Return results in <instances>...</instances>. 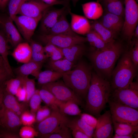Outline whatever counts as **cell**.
I'll return each instance as SVG.
<instances>
[{
    "label": "cell",
    "instance_id": "obj_16",
    "mask_svg": "<svg viewBox=\"0 0 138 138\" xmlns=\"http://www.w3.org/2000/svg\"><path fill=\"white\" fill-rule=\"evenodd\" d=\"M9 17H0V26L2 28L6 35L8 42L15 47L18 44L22 42V36L17 28Z\"/></svg>",
    "mask_w": 138,
    "mask_h": 138
},
{
    "label": "cell",
    "instance_id": "obj_5",
    "mask_svg": "<svg viewBox=\"0 0 138 138\" xmlns=\"http://www.w3.org/2000/svg\"><path fill=\"white\" fill-rule=\"evenodd\" d=\"M108 103L113 121L135 126L138 125V110L110 99Z\"/></svg>",
    "mask_w": 138,
    "mask_h": 138
},
{
    "label": "cell",
    "instance_id": "obj_49",
    "mask_svg": "<svg viewBox=\"0 0 138 138\" xmlns=\"http://www.w3.org/2000/svg\"><path fill=\"white\" fill-rule=\"evenodd\" d=\"M1 138H19V135L14 132L3 130L0 131Z\"/></svg>",
    "mask_w": 138,
    "mask_h": 138
},
{
    "label": "cell",
    "instance_id": "obj_17",
    "mask_svg": "<svg viewBox=\"0 0 138 138\" xmlns=\"http://www.w3.org/2000/svg\"><path fill=\"white\" fill-rule=\"evenodd\" d=\"M98 21L116 36L122 30L124 20L123 17L104 12Z\"/></svg>",
    "mask_w": 138,
    "mask_h": 138
},
{
    "label": "cell",
    "instance_id": "obj_15",
    "mask_svg": "<svg viewBox=\"0 0 138 138\" xmlns=\"http://www.w3.org/2000/svg\"><path fill=\"white\" fill-rule=\"evenodd\" d=\"M68 5L60 9L48 8L43 14L41 19L40 28L44 34H48L61 15L65 11Z\"/></svg>",
    "mask_w": 138,
    "mask_h": 138
},
{
    "label": "cell",
    "instance_id": "obj_12",
    "mask_svg": "<svg viewBox=\"0 0 138 138\" xmlns=\"http://www.w3.org/2000/svg\"><path fill=\"white\" fill-rule=\"evenodd\" d=\"M54 5L46 3L41 0H25L18 14L33 18L41 17L46 10Z\"/></svg>",
    "mask_w": 138,
    "mask_h": 138
},
{
    "label": "cell",
    "instance_id": "obj_54",
    "mask_svg": "<svg viewBox=\"0 0 138 138\" xmlns=\"http://www.w3.org/2000/svg\"><path fill=\"white\" fill-rule=\"evenodd\" d=\"M133 37L135 39H138V25L136 27L133 33Z\"/></svg>",
    "mask_w": 138,
    "mask_h": 138
},
{
    "label": "cell",
    "instance_id": "obj_33",
    "mask_svg": "<svg viewBox=\"0 0 138 138\" xmlns=\"http://www.w3.org/2000/svg\"><path fill=\"white\" fill-rule=\"evenodd\" d=\"M115 134L120 135H132L138 131V125L133 126L127 124L113 121Z\"/></svg>",
    "mask_w": 138,
    "mask_h": 138
},
{
    "label": "cell",
    "instance_id": "obj_3",
    "mask_svg": "<svg viewBox=\"0 0 138 138\" xmlns=\"http://www.w3.org/2000/svg\"><path fill=\"white\" fill-rule=\"evenodd\" d=\"M73 68L64 73L63 81L76 95L85 99L91 78L92 66L80 59Z\"/></svg>",
    "mask_w": 138,
    "mask_h": 138
},
{
    "label": "cell",
    "instance_id": "obj_51",
    "mask_svg": "<svg viewBox=\"0 0 138 138\" xmlns=\"http://www.w3.org/2000/svg\"><path fill=\"white\" fill-rule=\"evenodd\" d=\"M5 88L4 84L0 87V108L2 104Z\"/></svg>",
    "mask_w": 138,
    "mask_h": 138
},
{
    "label": "cell",
    "instance_id": "obj_29",
    "mask_svg": "<svg viewBox=\"0 0 138 138\" xmlns=\"http://www.w3.org/2000/svg\"><path fill=\"white\" fill-rule=\"evenodd\" d=\"M64 73L47 70L40 72L36 78L38 84L42 85L57 80L62 77Z\"/></svg>",
    "mask_w": 138,
    "mask_h": 138
},
{
    "label": "cell",
    "instance_id": "obj_10",
    "mask_svg": "<svg viewBox=\"0 0 138 138\" xmlns=\"http://www.w3.org/2000/svg\"><path fill=\"white\" fill-rule=\"evenodd\" d=\"M39 40L46 44H53L60 48H67L87 41L86 37L75 34H42L39 37Z\"/></svg>",
    "mask_w": 138,
    "mask_h": 138
},
{
    "label": "cell",
    "instance_id": "obj_6",
    "mask_svg": "<svg viewBox=\"0 0 138 138\" xmlns=\"http://www.w3.org/2000/svg\"><path fill=\"white\" fill-rule=\"evenodd\" d=\"M125 20L122 29L125 38L131 43L138 22V5L135 0H124Z\"/></svg>",
    "mask_w": 138,
    "mask_h": 138
},
{
    "label": "cell",
    "instance_id": "obj_8",
    "mask_svg": "<svg viewBox=\"0 0 138 138\" xmlns=\"http://www.w3.org/2000/svg\"><path fill=\"white\" fill-rule=\"evenodd\" d=\"M70 120L59 110H52L50 115L37 123V131L39 135L55 133L67 125Z\"/></svg>",
    "mask_w": 138,
    "mask_h": 138
},
{
    "label": "cell",
    "instance_id": "obj_38",
    "mask_svg": "<svg viewBox=\"0 0 138 138\" xmlns=\"http://www.w3.org/2000/svg\"><path fill=\"white\" fill-rule=\"evenodd\" d=\"M24 79L26 94V100L24 102L28 104L30 98L36 90L35 82L33 79L29 78L28 76L24 77Z\"/></svg>",
    "mask_w": 138,
    "mask_h": 138
},
{
    "label": "cell",
    "instance_id": "obj_56",
    "mask_svg": "<svg viewBox=\"0 0 138 138\" xmlns=\"http://www.w3.org/2000/svg\"><path fill=\"white\" fill-rule=\"evenodd\" d=\"M79 0H71L72 1V3L73 5L74 6H75L77 3L79 1Z\"/></svg>",
    "mask_w": 138,
    "mask_h": 138
},
{
    "label": "cell",
    "instance_id": "obj_52",
    "mask_svg": "<svg viewBox=\"0 0 138 138\" xmlns=\"http://www.w3.org/2000/svg\"><path fill=\"white\" fill-rule=\"evenodd\" d=\"M133 137L132 135H120L115 133L114 136H113L114 138H132Z\"/></svg>",
    "mask_w": 138,
    "mask_h": 138
},
{
    "label": "cell",
    "instance_id": "obj_11",
    "mask_svg": "<svg viewBox=\"0 0 138 138\" xmlns=\"http://www.w3.org/2000/svg\"><path fill=\"white\" fill-rule=\"evenodd\" d=\"M41 18H33L20 15L16 16L13 21L21 35L26 40L29 41Z\"/></svg>",
    "mask_w": 138,
    "mask_h": 138
},
{
    "label": "cell",
    "instance_id": "obj_58",
    "mask_svg": "<svg viewBox=\"0 0 138 138\" xmlns=\"http://www.w3.org/2000/svg\"><path fill=\"white\" fill-rule=\"evenodd\" d=\"M0 138H1V136L0 135Z\"/></svg>",
    "mask_w": 138,
    "mask_h": 138
},
{
    "label": "cell",
    "instance_id": "obj_31",
    "mask_svg": "<svg viewBox=\"0 0 138 138\" xmlns=\"http://www.w3.org/2000/svg\"><path fill=\"white\" fill-rule=\"evenodd\" d=\"M8 42L6 37L0 31V55L3 59L5 67L10 75L12 77H14V75L8 60Z\"/></svg>",
    "mask_w": 138,
    "mask_h": 138
},
{
    "label": "cell",
    "instance_id": "obj_34",
    "mask_svg": "<svg viewBox=\"0 0 138 138\" xmlns=\"http://www.w3.org/2000/svg\"><path fill=\"white\" fill-rule=\"evenodd\" d=\"M24 81V77L17 76L15 78H11L5 82V89L8 93L15 95L19 88L23 84Z\"/></svg>",
    "mask_w": 138,
    "mask_h": 138
},
{
    "label": "cell",
    "instance_id": "obj_39",
    "mask_svg": "<svg viewBox=\"0 0 138 138\" xmlns=\"http://www.w3.org/2000/svg\"><path fill=\"white\" fill-rule=\"evenodd\" d=\"M42 101L39 94V90L36 89L34 93L30 98L29 103L30 112L36 115V112L41 106Z\"/></svg>",
    "mask_w": 138,
    "mask_h": 138
},
{
    "label": "cell",
    "instance_id": "obj_47",
    "mask_svg": "<svg viewBox=\"0 0 138 138\" xmlns=\"http://www.w3.org/2000/svg\"><path fill=\"white\" fill-rule=\"evenodd\" d=\"M12 77L4 66H0V87Z\"/></svg>",
    "mask_w": 138,
    "mask_h": 138
},
{
    "label": "cell",
    "instance_id": "obj_40",
    "mask_svg": "<svg viewBox=\"0 0 138 138\" xmlns=\"http://www.w3.org/2000/svg\"><path fill=\"white\" fill-rule=\"evenodd\" d=\"M25 0H10L8 4L9 17L13 20L17 15L20 7Z\"/></svg>",
    "mask_w": 138,
    "mask_h": 138
},
{
    "label": "cell",
    "instance_id": "obj_55",
    "mask_svg": "<svg viewBox=\"0 0 138 138\" xmlns=\"http://www.w3.org/2000/svg\"><path fill=\"white\" fill-rule=\"evenodd\" d=\"M0 66H4L5 67L3 59L0 55Z\"/></svg>",
    "mask_w": 138,
    "mask_h": 138
},
{
    "label": "cell",
    "instance_id": "obj_42",
    "mask_svg": "<svg viewBox=\"0 0 138 138\" xmlns=\"http://www.w3.org/2000/svg\"><path fill=\"white\" fill-rule=\"evenodd\" d=\"M51 109L47 106H41L36 114V122L38 123L49 117L51 114Z\"/></svg>",
    "mask_w": 138,
    "mask_h": 138
},
{
    "label": "cell",
    "instance_id": "obj_44",
    "mask_svg": "<svg viewBox=\"0 0 138 138\" xmlns=\"http://www.w3.org/2000/svg\"><path fill=\"white\" fill-rule=\"evenodd\" d=\"M131 60L135 67L138 65V39H135L132 42V45L129 51Z\"/></svg>",
    "mask_w": 138,
    "mask_h": 138
},
{
    "label": "cell",
    "instance_id": "obj_25",
    "mask_svg": "<svg viewBox=\"0 0 138 138\" xmlns=\"http://www.w3.org/2000/svg\"><path fill=\"white\" fill-rule=\"evenodd\" d=\"M65 12L59 17L48 34H75L66 18Z\"/></svg>",
    "mask_w": 138,
    "mask_h": 138
},
{
    "label": "cell",
    "instance_id": "obj_50",
    "mask_svg": "<svg viewBox=\"0 0 138 138\" xmlns=\"http://www.w3.org/2000/svg\"><path fill=\"white\" fill-rule=\"evenodd\" d=\"M71 130L72 135L74 138H89L84 132L76 128L71 127L69 128Z\"/></svg>",
    "mask_w": 138,
    "mask_h": 138
},
{
    "label": "cell",
    "instance_id": "obj_45",
    "mask_svg": "<svg viewBox=\"0 0 138 138\" xmlns=\"http://www.w3.org/2000/svg\"><path fill=\"white\" fill-rule=\"evenodd\" d=\"M80 118L88 125L95 129L97 123V119L91 115L87 113L80 114Z\"/></svg>",
    "mask_w": 138,
    "mask_h": 138
},
{
    "label": "cell",
    "instance_id": "obj_32",
    "mask_svg": "<svg viewBox=\"0 0 138 138\" xmlns=\"http://www.w3.org/2000/svg\"><path fill=\"white\" fill-rule=\"evenodd\" d=\"M69 128L73 127L78 129L86 134L89 137H93L94 129L86 124L80 118L70 120L66 125Z\"/></svg>",
    "mask_w": 138,
    "mask_h": 138
},
{
    "label": "cell",
    "instance_id": "obj_37",
    "mask_svg": "<svg viewBox=\"0 0 138 138\" xmlns=\"http://www.w3.org/2000/svg\"><path fill=\"white\" fill-rule=\"evenodd\" d=\"M71 135L69 128L66 125L56 132L39 135L42 138H72Z\"/></svg>",
    "mask_w": 138,
    "mask_h": 138
},
{
    "label": "cell",
    "instance_id": "obj_9",
    "mask_svg": "<svg viewBox=\"0 0 138 138\" xmlns=\"http://www.w3.org/2000/svg\"><path fill=\"white\" fill-rule=\"evenodd\" d=\"M41 88L49 91L61 101L65 102L72 101L78 105H82L83 100L76 95L63 81L57 80L42 85Z\"/></svg>",
    "mask_w": 138,
    "mask_h": 138
},
{
    "label": "cell",
    "instance_id": "obj_57",
    "mask_svg": "<svg viewBox=\"0 0 138 138\" xmlns=\"http://www.w3.org/2000/svg\"><path fill=\"white\" fill-rule=\"evenodd\" d=\"M137 2H138V0H135Z\"/></svg>",
    "mask_w": 138,
    "mask_h": 138
},
{
    "label": "cell",
    "instance_id": "obj_48",
    "mask_svg": "<svg viewBox=\"0 0 138 138\" xmlns=\"http://www.w3.org/2000/svg\"><path fill=\"white\" fill-rule=\"evenodd\" d=\"M15 95L19 101L25 102L26 98V94L24 83L18 90Z\"/></svg>",
    "mask_w": 138,
    "mask_h": 138
},
{
    "label": "cell",
    "instance_id": "obj_35",
    "mask_svg": "<svg viewBox=\"0 0 138 138\" xmlns=\"http://www.w3.org/2000/svg\"><path fill=\"white\" fill-rule=\"evenodd\" d=\"M60 111L65 114L72 116L80 115L81 111L75 102L68 101L63 102L59 108Z\"/></svg>",
    "mask_w": 138,
    "mask_h": 138
},
{
    "label": "cell",
    "instance_id": "obj_20",
    "mask_svg": "<svg viewBox=\"0 0 138 138\" xmlns=\"http://www.w3.org/2000/svg\"><path fill=\"white\" fill-rule=\"evenodd\" d=\"M61 49L64 55V58L75 65L81 59L86 51V48L84 43L75 44Z\"/></svg>",
    "mask_w": 138,
    "mask_h": 138
},
{
    "label": "cell",
    "instance_id": "obj_36",
    "mask_svg": "<svg viewBox=\"0 0 138 138\" xmlns=\"http://www.w3.org/2000/svg\"><path fill=\"white\" fill-rule=\"evenodd\" d=\"M44 49V53L51 60L55 61L64 57L61 49L53 44H46Z\"/></svg>",
    "mask_w": 138,
    "mask_h": 138
},
{
    "label": "cell",
    "instance_id": "obj_53",
    "mask_svg": "<svg viewBox=\"0 0 138 138\" xmlns=\"http://www.w3.org/2000/svg\"><path fill=\"white\" fill-rule=\"evenodd\" d=\"M9 0H0V8H4L6 6Z\"/></svg>",
    "mask_w": 138,
    "mask_h": 138
},
{
    "label": "cell",
    "instance_id": "obj_4",
    "mask_svg": "<svg viewBox=\"0 0 138 138\" xmlns=\"http://www.w3.org/2000/svg\"><path fill=\"white\" fill-rule=\"evenodd\" d=\"M137 69L131 60L129 51L124 52L111 74L112 89L128 87L133 82Z\"/></svg>",
    "mask_w": 138,
    "mask_h": 138
},
{
    "label": "cell",
    "instance_id": "obj_30",
    "mask_svg": "<svg viewBox=\"0 0 138 138\" xmlns=\"http://www.w3.org/2000/svg\"><path fill=\"white\" fill-rule=\"evenodd\" d=\"M87 41L95 49L102 50L109 47L114 42L107 43L105 42L100 36L93 30L91 29L86 34Z\"/></svg>",
    "mask_w": 138,
    "mask_h": 138
},
{
    "label": "cell",
    "instance_id": "obj_7",
    "mask_svg": "<svg viewBox=\"0 0 138 138\" xmlns=\"http://www.w3.org/2000/svg\"><path fill=\"white\" fill-rule=\"evenodd\" d=\"M109 99L138 110V82H133L127 87L113 90Z\"/></svg>",
    "mask_w": 138,
    "mask_h": 138
},
{
    "label": "cell",
    "instance_id": "obj_21",
    "mask_svg": "<svg viewBox=\"0 0 138 138\" xmlns=\"http://www.w3.org/2000/svg\"><path fill=\"white\" fill-rule=\"evenodd\" d=\"M43 63L31 60L15 69L14 72L17 76L25 77L31 75L36 78L40 72Z\"/></svg>",
    "mask_w": 138,
    "mask_h": 138
},
{
    "label": "cell",
    "instance_id": "obj_13",
    "mask_svg": "<svg viewBox=\"0 0 138 138\" xmlns=\"http://www.w3.org/2000/svg\"><path fill=\"white\" fill-rule=\"evenodd\" d=\"M111 114L110 110L100 115L93 137L95 138H109L112 137L113 127Z\"/></svg>",
    "mask_w": 138,
    "mask_h": 138
},
{
    "label": "cell",
    "instance_id": "obj_28",
    "mask_svg": "<svg viewBox=\"0 0 138 138\" xmlns=\"http://www.w3.org/2000/svg\"><path fill=\"white\" fill-rule=\"evenodd\" d=\"M40 97L46 105L52 110H59L60 106L64 102L58 100L48 90L41 88L39 90Z\"/></svg>",
    "mask_w": 138,
    "mask_h": 138
},
{
    "label": "cell",
    "instance_id": "obj_1",
    "mask_svg": "<svg viewBox=\"0 0 138 138\" xmlns=\"http://www.w3.org/2000/svg\"><path fill=\"white\" fill-rule=\"evenodd\" d=\"M112 89L109 81L92 72L90 86L85 99L84 109L89 114L99 117L108 103Z\"/></svg>",
    "mask_w": 138,
    "mask_h": 138
},
{
    "label": "cell",
    "instance_id": "obj_24",
    "mask_svg": "<svg viewBox=\"0 0 138 138\" xmlns=\"http://www.w3.org/2000/svg\"><path fill=\"white\" fill-rule=\"evenodd\" d=\"M85 17L87 19L96 20L102 16L103 10L101 5L97 2H91L82 5Z\"/></svg>",
    "mask_w": 138,
    "mask_h": 138
},
{
    "label": "cell",
    "instance_id": "obj_2",
    "mask_svg": "<svg viewBox=\"0 0 138 138\" xmlns=\"http://www.w3.org/2000/svg\"><path fill=\"white\" fill-rule=\"evenodd\" d=\"M123 52L122 43L115 41L105 49L92 50L89 53L88 56L96 73L108 80L111 77L116 62Z\"/></svg>",
    "mask_w": 138,
    "mask_h": 138
},
{
    "label": "cell",
    "instance_id": "obj_27",
    "mask_svg": "<svg viewBox=\"0 0 138 138\" xmlns=\"http://www.w3.org/2000/svg\"><path fill=\"white\" fill-rule=\"evenodd\" d=\"M47 67L51 70L60 73H65L71 70L75 65L65 58L55 61L50 60L47 64Z\"/></svg>",
    "mask_w": 138,
    "mask_h": 138
},
{
    "label": "cell",
    "instance_id": "obj_23",
    "mask_svg": "<svg viewBox=\"0 0 138 138\" xmlns=\"http://www.w3.org/2000/svg\"><path fill=\"white\" fill-rule=\"evenodd\" d=\"M103 11L121 16H124V0H97Z\"/></svg>",
    "mask_w": 138,
    "mask_h": 138
},
{
    "label": "cell",
    "instance_id": "obj_22",
    "mask_svg": "<svg viewBox=\"0 0 138 138\" xmlns=\"http://www.w3.org/2000/svg\"><path fill=\"white\" fill-rule=\"evenodd\" d=\"M31 54L30 44L27 42H21L15 47L12 55L18 62L25 63L31 60Z\"/></svg>",
    "mask_w": 138,
    "mask_h": 138
},
{
    "label": "cell",
    "instance_id": "obj_46",
    "mask_svg": "<svg viewBox=\"0 0 138 138\" xmlns=\"http://www.w3.org/2000/svg\"><path fill=\"white\" fill-rule=\"evenodd\" d=\"M32 53L39 54L44 53V47L40 44L33 41H30Z\"/></svg>",
    "mask_w": 138,
    "mask_h": 138
},
{
    "label": "cell",
    "instance_id": "obj_14",
    "mask_svg": "<svg viewBox=\"0 0 138 138\" xmlns=\"http://www.w3.org/2000/svg\"><path fill=\"white\" fill-rule=\"evenodd\" d=\"M21 124L20 117L2 104L0 108V126L4 130L15 132Z\"/></svg>",
    "mask_w": 138,
    "mask_h": 138
},
{
    "label": "cell",
    "instance_id": "obj_19",
    "mask_svg": "<svg viewBox=\"0 0 138 138\" xmlns=\"http://www.w3.org/2000/svg\"><path fill=\"white\" fill-rule=\"evenodd\" d=\"M28 104L24 102L19 103L14 95L8 92L5 89L2 105L20 117L22 113L27 110Z\"/></svg>",
    "mask_w": 138,
    "mask_h": 138
},
{
    "label": "cell",
    "instance_id": "obj_43",
    "mask_svg": "<svg viewBox=\"0 0 138 138\" xmlns=\"http://www.w3.org/2000/svg\"><path fill=\"white\" fill-rule=\"evenodd\" d=\"M20 118L22 124L24 125L31 126L36 121V115L27 110L22 113Z\"/></svg>",
    "mask_w": 138,
    "mask_h": 138
},
{
    "label": "cell",
    "instance_id": "obj_26",
    "mask_svg": "<svg viewBox=\"0 0 138 138\" xmlns=\"http://www.w3.org/2000/svg\"><path fill=\"white\" fill-rule=\"evenodd\" d=\"M90 24L91 29L96 32L105 42L112 43L116 41L115 35L98 20L95 21Z\"/></svg>",
    "mask_w": 138,
    "mask_h": 138
},
{
    "label": "cell",
    "instance_id": "obj_18",
    "mask_svg": "<svg viewBox=\"0 0 138 138\" xmlns=\"http://www.w3.org/2000/svg\"><path fill=\"white\" fill-rule=\"evenodd\" d=\"M70 9L69 13L71 16L70 26L72 30L76 34H86L91 30V24L85 16L72 13Z\"/></svg>",
    "mask_w": 138,
    "mask_h": 138
},
{
    "label": "cell",
    "instance_id": "obj_41",
    "mask_svg": "<svg viewBox=\"0 0 138 138\" xmlns=\"http://www.w3.org/2000/svg\"><path fill=\"white\" fill-rule=\"evenodd\" d=\"M38 133L31 126H25L20 129L19 135L21 138H33L38 135Z\"/></svg>",
    "mask_w": 138,
    "mask_h": 138
}]
</instances>
